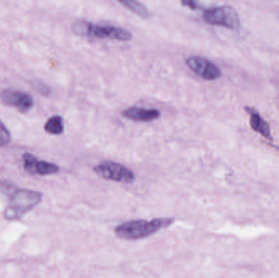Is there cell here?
<instances>
[{"label":"cell","instance_id":"6da1fadb","mask_svg":"<svg viewBox=\"0 0 279 278\" xmlns=\"http://www.w3.org/2000/svg\"><path fill=\"white\" fill-rule=\"evenodd\" d=\"M173 222L174 219L166 217L153 219L152 221L132 220L116 227L114 233L120 239L136 241L146 238L157 231L170 226Z\"/></svg>","mask_w":279,"mask_h":278},{"label":"cell","instance_id":"7a4b0ae2","mask_svg":"<svg viewBox=\"0 0 279 278\" xmlns=\"http://www.w3.org/2000/svg\"><path fill=\"white\" fill-rule=\"evenodd\" d=\"M42 198L43 194L40 192L26 189L13 190L4 212L5 219L9 221L20 220L40 204Z\"/></svg>","mask_w":279,"mask_h":278},{"label":"cell","instance_id":"3957f363","mask_svg":"<svg viewBox=\"0 0 279 278\" xmlns=\"http://www.w3.org/2000/svg\"><path fill=\"white\" fill-rule=\"evenodd\" d=\"M73 33L79 36L95 37L98 39H115L118 41H129L133 38L131 32L113 25H94L84 21H78L71 25Z\"/></svg>","mask_w":279,"mask_h":278},{"label":"cell","instance_id":"277c9868","mask_svg":"<svg viewBox=\"0 0 279 278\" xmlns=\"http://www.w3.org/2000/svg\"><path fill=\"white\" fill-rule=\"evenodd\" d=\"M203 18L208 25L225 27L232 30L239 29L240 20L238 13L230 6L216 7L205 10Z\"/></svg>","mask_w":279,"mask_h":278},{"label":"cell","instance_id":"5b68a950","mask_svg":"<svg viewBox=\"0 0 279 278\" xmlns=\"http://www.w3.org/2000/svg\"><path fill=\"white\" fill-rule=\"evenodd\" d=\"M93 171L102 179L122 183H133L135 174L132 170L114 161H104L93 167Z\"/></svg>","mask_w":279,"mask_h":278},{"label":"cell","instance_id":"8992f818","mask_svg":"<svg viewBox=\"0 0 279 278\" xmlns=\"http://www.w3.org/2000/svg\"><path fill=\"white\" fill-rule=\"evenodd\" d=\"M185 63L190 70L204 80H215L222 76V71L219 67L206 58L191 56L186 59Z\"/></svg>","mask_w":279,"mask_h":278},{"label":"cell","instance_id":"52a82bcc","mask_svg":"<svg viewBox=\"0 0 279 278\" xmlns=\"http://www.w3.org/2000/svg\"><path fill=\"white\" fill-rule=\"evenodd\" d=\"M25 171L31 175H55L60 171V167L44 160H39L35 155L25 152L22 156Z\"/></svg>","mask_w":279,"mask_h":278},{"label":"cell","instance_id":"ba28073f","mask_svg":"<svg viewBox=\"0 0 279 278\" xmlns=\"http://www.w3.org/2000/svg\"><path fill=\"white\" fill-rule=\"evenodd\" d=\"M3 103L18 109L21 113H27L33 107V98L28 93L14 90H4L0 94Z\"/></svg>","mask_w":279,"mask_h":278},{"label":"cell","instance_id":"9c48e42d","mask_svg":"<svg viewBox=\"0 0 279 278\" xmlns=\"http://www.w3.org/2000/svg\"><path fill=\"white\" fill-rule=\"evenodd\" d=\"M122 115L124 118L133 122H149L158 119L160 117V112L158 109L133 106L123 110Z\"/></svg>","mask_w":279,"mask_h":278},{"label":"cell","instance_id":"30bf717a","mask_svg":"<svg viewBox=\"0 0 279 278\" xmlns=\"http://www.w3.org/2000/svg\"><path fill=\"white\" fill-rule=\"evenodd\" d=\"M245 109L250 115L249 123L251 128H253V130L261 135L267 140H273L269 124L267 123L266 121L261 117V114L253 108L246 107Z\"/></svg>","mask_w":279,"mask_h":278},{"label":"cell","instance_id":"8fae6325","mask_svg":"<svg viewBox=\"0 0 279 278\" xmlns=\"http://www.w3.org/2000/svg\"><path fill=\"white\" fill-rule=\"evenodd\" d=\"M118 1L122 6L125 7L132 13H135L141 18H149L150 16V13L146 7L138 0H118Z\"/></svg>","mask_w":279,"mask_h":278},{"label":"cell","instance_id":"7c38bea8","mask_svg":"<svg viewBox=\"0 0 279 278\" xmlns=\"http://www.w3.org/2000/svg\"><path fill=\"white\" fill-rule=\"evenodd\" d=\"M44 130L49 134L60 135L64 132L63 118L60 116L55 115L50 117L44 125Z\"/></svg>","mask_w":279,"mask_h":278},{"label":"cell","instance_id":"4fadbf2b","mask_svg":"<svg viewBox=\"0 0 279 278\" xmlns=\"http://www.w3.org/2000/svg\"><path fill=\"white\" fill-rule=\"evenodd\" d=\"M11 133L5 124L0 121V148L6 146L10 143Z\"/></svg>","mask_w":279,"mask_h":278},{"label":"cell","instance_id":"5bb4252c","mask_svg":"<svg viewBox=\"0 0 279 278\" xmlns=\"http://www.w3.org/2000/svg\"><path fill=\"white\" fill-rule=\"evenodd\" d=\"M32 86L34 88L36 89L38 92L40 93L43 96H49L52 92L51 88L48 86L42 83L40 81H33L32 82Z\"/></svg>","mask_w":279,"mask_h":278},{"label":"cell","instance_id":"9a60e30c","mask_svg":"<svg viewBox=\"0 0 279 278\" xmlns=\"http://www.w3.org/2000/svg\"><path fill=\"white\" fill-rule=\"evenodd\" d=\"M182 5L187 7L191 10H196L199 9V4L198 0H181Z\"/></svg>","mask_w":279,"mask_h":278}]
</instances>
